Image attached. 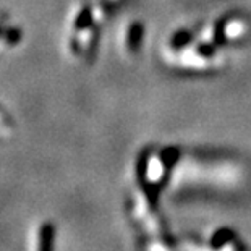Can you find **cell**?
I'll use <instances>...</instances> for the list:
<instances>
[{
  "label": "cell",
  "mask_w": 251,
  "mask_h": 251,
  "mask_svg": "<svg viewBox=\"0 0 251 251\" xmlns=\"http://www.w3.org/2000/svg\"><path fill=\"white\" fill-rule=\"evenodd\" d=\"M55 247V228L50 222L42 224L39 230V247L37 251H54Z\"/></svg>",
  "instance_id": "obj_1"
}]
</instances>
